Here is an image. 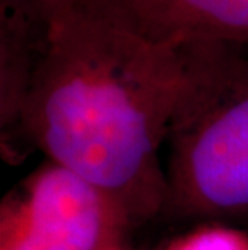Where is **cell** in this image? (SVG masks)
I'll return each mask as SVG.
<instances>
[{"label":"cell","mask_w":248,"mask_h":250,"mask_svg":"<svg viewBox=\"0 0 248 250\" xmlns=\"http://www.w3.org/2000/svg\"><path fill=\"white\" fill-rule=\"evenodd\" d=\"M182 83V45L73 7L49 26L19 134L107 190L137 228L165 210L160 152Z\"/></svg>","instance_id":"6da1fadb"},{"label":"cell","mask_w":248,"mask_h":250,"mask_svg":"<svg viewBox=\"0 0 248 250\" xmlns=\"http://www.w3.org/2000/svg\"><path fill=\"white\" fill-rule=\"evenodd\" d=\"M182 52L163 215L248 225V54L208 41L182 44Z\"/></svg>","instance_id":"7a4b0ae2"},{"label":"cell","mask_w":248,"mask_h":250,"mask_svg":"<svg viewBox=\"0 0 248 250\" xmlns=\"http://www.w3.org/2000/svg\"><path fill=\"white\" fill-rule=\"evenodd\" d=\"M133 229L107 190L50 160L0 207V250H123Z\"/></svg>","instance_id":"3957f363"},{"label":"cell","mask_w":248,"mask_h":250,"mask_svg":"<svg viewBox=\"0 0 248 250\" xmlns=\"http://www.w3.org/2000/svg\"><path fill=\"white\" fill-rule=\"evenodd\" d=\"M155 42L248 45V0H135L121 21Z\"/></svg>","instance_id":"277c9868"},{"label":"cell","mask_w":248,"mask_h":250,"mask_svg":"<svg viewBox=\"0 0 248 250\" xmlns=\"http://www.w3.org/2000/svg\"><path fill=\"white\" fill-rule=\"evenodd\" d=\"M49 24L29 0H0V126L2 148L19 132L31 81L44 52Z\"/></svg>","instance_id":"5b68a950"},{"label":"cell","mask_w":248,"mask_h":250,"mask_svg":"<svg viewBox=\"0 0 248 250\" xmlns=\"http://www.w3.org/2000/svg\"><path fill=\"white\" fill-rule=\"evenodd\" d=\"M166 250H248V232L228 223L208 221L177 237Z\"/></svg>","instance_id":"8992f818"},{"label":"cell","mask_w":248,"mask_h":250,"mask_svg":"<svg viewBox=\"0 0 248 250\" xmlns=\"http://www.w3.org/2000/svg\"><path fill=\"white\" fill-rule=\"evenodd\" d=\"M134 2L135 0H75V7L113 21H121Z\"/></svg>","instance_id":"52a82bcc"},{"label":"cell","mask_w":248,"mask_h":250,"mask_svg":"<svg viewBox=\"0 0 248 250\" xmlns=\"http://www.w3.org/2000/svg\"><path fill=\"white\" fill-rule=\"evenodd\" d=\"M29 2L49 26L75 7V0H29Z\"/></svg>","instance_id":"ba28073f"}]
</instances>
